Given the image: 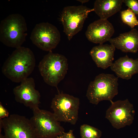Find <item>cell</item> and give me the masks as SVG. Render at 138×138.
Masks as SVG:
<instances>
[{"mask_svg":"<svg viewBox=\"0 0 138 138\" xmlns=\"http://www.w3.org/2000/svg\"><path fill=\"white\" fill-rule=\"evenodd\" d=\"M35 65L32 51L28 48L21 46L16 48L6 60L2 71L12 82H21L32 73Z\"/></svg>","mask_w":138,"mask_h":138,"instance_id":"6da1fadb","label":"cell"},{"mask_svg":"<svg viewBox=\"0 0 138 138\" xmlns=\"http://www.w3.org/2000/svg\"><path fill=\"white\" fill-rule=\"evenodd\" d=\"M27 24L19 14L8 15L0 24V40L7 46L16 49L21 46L27 35Z\"/></svg>","mask_w":138,"mask_h":138,"instance_id":"7a4b0ae2","label":"cell"},{"mask_svg":"<svg viewBox=\"0 0 138 138\" xmlns=\"http://www.w3.org/2000/svg\"><path fill=\"white\" fill-rule=\"evenodd\" d=\"M38 68L44 82L50 86L57 87L67 74V60L64 55L51 51L43 57Z\"/></svg>","mask_w":138,"mask_h":138,"instance_id":"3957f363","label":"cell"},{"mask_svg":"<svg viewBox=\"0 0 138 138\" xmlns=\"http://www.w3.org/2000/svg\"><path fill=\"white\" fill-rule=\"evenodd\" d=\"M118 77L113 75L102 73L89 83L86 96L89 102L97 105L102 101H111L118 94Z\"/></svg>","mask_w":138,"mask_h":138,"instance_id":"277c9868","label":"cell"},{"mask_svg":"<svg viewBox=\"0 0 138 138\" xmlns=\"http://www.w3.org/2000/svg\"><path fill=\"white\" fill-rule=\"evenodd\" d=\"M33 111L30 120L34 128L35 138H56L64 132L53 113L39 108Z\"/></svg>","mask_w":138,"mask_h":138,"instance_id":"5b68a950","label":"cell"},{"mask_svg":"<svg viewBox=\"0 0 138 138\" xmlns=\"http://www.w3.org/2000/svg\"><path fill=\"white\" fill-rule=\"evenodd\" d=\"M79 100L69 95L59 93L52 99L51 107L59 121L76 123L78 118Z\"/></svg>","mask_w":138,"mask_h":138,"instance_id":"8992f818","label":"cell"},{"mask_svg":"<svg viewBox=\"0 0 138 138\" xmlns=\"http://www.w3.org/2000/svg\"><path fill=\"white\" fill-rule=\"evenodd\" d=\"M93 11L83 5L65 7L62 12L60 20L63 31L69 40L81 30L89 13Z\"/></svg>","mask_w":138,"mask_h":138,"instance_id":"52a82bcc","label":"cell"},{"mask_svg":"<svg viewBox=\"0 0 138 138\" xmlns=\"http://www.w3.org/2000/svg\"><path fill=\"white\" fill-rule=\"evenodd\" d=\"M4 132L3 138H35L34 127L25 117L13 114L0 119Z\"/></svg>","mask_w":138,"mask_h":138,"instance_id":"ba28073f","label":"cell"},{"mask_svg":"<svg viewBox=\"0 0 138 138\" xmlns=\"http://www.w3.org/2000/svg\"><path fill=\"white\" fill-rule=\"evenodd\" d=\"M30 38L32 43L41 50L48 51L55 48L61 40L60 32L54 26L48 22L37 24Z\"/></svg>","mask_w":138,"mask_h":138,"instance_id":"9c48e42d","label":"cell"},{"mask_svg":"<svg viewBox=\"0 0 138 138\" xmlns=\"http://www.w3.org/2000/svg\"><path fill=\"white\" fill-rule=\"evenodd\" d=\"M106 111L105 117L117 129L131 125L135 114L133 105L128 99L113 102Z\"/></svg>","mask_w":138,"mask_h":138,"instance_id":"30bf717a","label":"cell"},{"mask_svg":"<svg viewBox=\"0 0 138 138\" xmlns=\"http://www.w3.org/2000/svg\"><path fill=\"white\" fill-rule=\"evenodd\" d=\"M35 87L33 78L28 77L24 79L13 89L15 100L32 110L39 108L40 95Z\"/></svg>","mask_w":138,"mask_h":138,"instance_id":"8fae6325","label":"cell"},{"mask_svg":"<svg viewBox=\"0 0 138 138\" xmlns=\"http://www.w3.org/2000/svg\"><path fill=\"white\" fill-rule=\"evenodd\" d=\"M114 32L112 24L108 20L100 19L90 24L85 32L90 41L99 44L109 41Z\"/></svg>","mask_w":138,"mask_h":138,"instance_id":"7c38bea8","label":"cell"},{"mask_svg":"<svg viewBox=\"0 0 138 138\" xmlns=\"http://www.w3.org/2000/svg\"><path fill=\"white\" fill-rule=\"evenodd\" d=\"M116 48L124 52L136 53L138 50V31L135 28L120 34L109 41Z\"/></svg>","mask_w":138,"mask_h":138,"instance_id":"4fadbf2b","label":"cell"},{"mask_svg":"<svg viewBox=\"0 0 138 138\" xmlns=\"http://www.w3.org/2000/svg\"><path fill=\"white\" fill-rule=\"evenodd\" d=\"M115 49L111 44H99L93 47L89 54L97 67L105 69L113 63Z\"/></svg>","mask_w":138,"mask_h":138,"instance_id":"5bb4252c","label":"cell"},{"mask_svg":"<svg viewBox=\"0 0 138 138\" xmlns=\"http://www.w3.org/2000/svg\"><path fill=\"white\" fill-rule=\"evenodd\" d=\"M110 67L117 77L128 80L138 73V58L133 59L126 55L116 60Z\"/></svg>","mask_w":138,"mask_h":138,"instance_id":"9a60e30c","label":"cell"},{"mask_svg":"<svg viewBox=\"0 0 138 138\" xmlns=\"http://www.w3.org/2000/svg\"><path fill=\"white\" fill-rule=\"evenodd\" d=\"M123 3V0H96L93 9L100 19L107 20L120 10Z\"/></svg>","mask_w":138,"mask_h":138,"instance_id":"2e32d148","label":"cell"},{"mask_svg":"<svg viewBox=\"0 0 138 138\" xmlns=\"http://www.w3.org/2000/svg\"><path fill=\"white\" fill-rule=\"evenodd\" d=\"M81 138H100L101 131L96 128L87 124L81 125L80 128Z\"/></svg>","mask_w":138,"mask_h":138,"instance_id":"e0dca14e","label":"cell"},{"mask_svg":"<svg viewBox=\"0 0 138 138\" xmlns=\"http://www.w3.org/2000/svg\"><path fill=\"white\" fill-rule=\"evenodd\" d=\"M121 17L122 22L132 29L138 26V20L135 14L130 8L121 11Z\"/></svg>","mask_w":138,"mask_h":138,"instance_id":"ac0fdd59","label":"cell"},{"mask_svg":"<svg viewBox=\"0 0 138 138\" xmlns=\"http://www.w3.org/2000/svg\"><path fill=\"white\" fill-rule=\"evenodd\" d=\"M123 3L136 15H138V0H123Z\"/></svg>","mask_w":138,"mask_h":138,"instance_id":"d6986e66","label":"cell"},{"mask_svg":"<svg viewBox=\"0 0 138 138\" xmlns=\"http://www.w3.org/2000/svg\"><path fill=\"white\" fill-rule=\"evenodd\" d=\"M9 113L7 110L0 102V119L7 118L9 116Z\"/></svg>","mask_w":138,"mask_h":138,"instance_id":"ffe728a7","label":"cell"},{"mask_svg":"<svg viewBox=\"0 0 138 138\" xmlns=\"http://www.w3.org/2000/svg\"><path fill=\"white\" fill-rule=\"evenodd\" d=\"M73 131L70 130L67 132H64L58 136L56 138H76L73 133Z\"/></svg>","mask_w":138,"mask_h":138,"instance_id":"44dd1931","label":"cell"},{"mask_svg":"<svg viewBox=\"0 0 138 138\" xmlns=\"http://www.w3.org/2000/svg\"><path fill=\"white\" fill-rule=\"evenodd\" d=\"M77 1L80 2L82 4H83L88 2L89 0H78Z\"/></svg>","mask_w":138,"mask_h":138,"instance_id":"7402d4cb","label":"cell"}]
</instances>
